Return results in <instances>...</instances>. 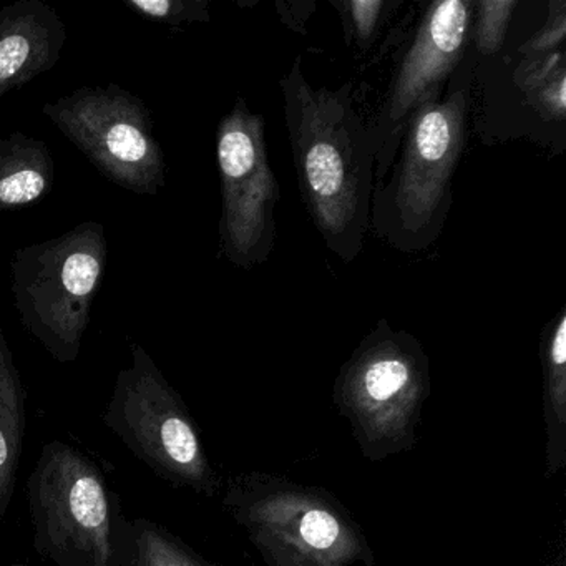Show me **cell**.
<instances>
[{
    "label": "cell",
    "instance_id": "9",
    "mask_svg": "<svg viewBox=\"0 0 566 566\" xmlns=\"http://www.w3.org/2000/svg\"><path fill=\"white\" fill-rule=\"evenodd\" d=\"M224 505L256 543L324 566L370 558L369 545L356 523L316 490L248 476L228 485Z\"/></svg>",
    "mask_w": 566,
    "mask_h": 566
},
{
    "label": "cell",
    "instance_id": "4",
    "mask_svg": "<svg viewBox=\"0 0 566 566\" xmlns=\"http://www.w3.org/2000/svg\"><path fill=\"white\" fill-rule=\"evenodd\" d=\"M429 392L422 344L380 319L340 369L334 400L364 455L384 459L412 443Z\"/></svg>",
    "mask_w": 566,
    "mask_h": 566
},
{
    "label": "cell",
    "instance_id": "3",
    "mask_svg": "<svg viewBox=\"0 0 566 566\" xmlns=\"http://www.w3.org/2000/svg\"><path fill=\"white\" fill-rule=\"evenodd\" d=\"M107 260L105 228L97 221L12 254L15 311L25 331L57 363L72 364L81 356Z\"/></svg>",
    "mask_w": 566,
    "mask_h": 566
},
{
    "label": "cell",
    "instance_id": "13",
    "mask_svg": "<svg viewBox=\"0 0 566 566\" xmlns=\"http://www.w3.org/2000/svg\"><path fill=\"white\" fill-rule=\"evenodd\" d=\"M28 430L25 390L11 347L0 327V520L14 499Z\"/></svg>",
    "mask_w": 566,
    "mask_h": 566
},
{
    "label": "cell",
    "instance_id": "10",
    "mask_svg": "<svg viewBox=\"0 0 566 566\" xmlns=\"http://www.w3.org/2000/svg\"><path fill=\"white\" fill-rule=\"evenodd\" d=\"M473 2H432L394 75L386 102L374 120L379 154L376 184L386 178L410 115L439 95L472 44Z\"/></svg>",
    "mask_w": 566,
    "mask_h": 566
},
{
    "label": "cell",
    "instance_id": "5",
    "mask_svg": "<svg viewBox=\"0 0 566 566\" xmlns=\"http://www.w3.org/2000/svg\"><path fill=\"white\" fill-rule=\"evenodd\" d=\"M102 420L165 482L210 499L217 495L220 479L184 397L140 344H132L130 364L118 370Z\"/></svg>",
    "mask_w": 566,
    "mask_h": 566
},
{
    "label": "cell",
    "instance_id": "19",
    "mask_svg": "<svg viewBox=\"0 0 566 566\" xmlns=\"http://www.w3.org/2000/svg\"><path fill=\"white\" fill-rule=\"evenodd\" d=\"M548 22L539 34H536L525 48L520 52L526 51L528 57H546V55L558 52L559 45L565 41L566 31V4L565 2H552L549 4Z\"/></svg>",
    "mask_w": 566,
    "mask_h": 566
},
{
    "label": "cell",
    "instance_id": "20",
    "mask_svg": "<svg viewBox=\"0 0 566 566\" xmlns=\"http://www.w3.org/2000/svg\"><path fill=\"white\" fill-rule=\"evenodd\" d=\"M258 548L261 549V555L266 559L268 566H324L303 558V556L293 555V553L277 548V546L258 543Z\"/></svg>",
    "mask_w": 566,
    "mask_h": 566
},
{
    "label": "cell",
    "instance_id": "2",
    "mask_svg": "<svg viewBox=\"0 0 566 566\" xmlns=\"http://www.w3.org/2000/svg\"><path fill=\"white\" fill-rule=\"evenodd\" d=\"M475 64L476 52L469 49L443 91L410 115L386 178L374 185L370 230L400 253L426 251L446 228Z\"/></svg>",
    "mask_w": 566,
    "mask_h": 566
},
{
    "label": "cell",
    "instance_id": "12",
    "mask_svg": "<svg viewBox=\"0 0 566 566\" xmlns=\"http://www.w3.org/2000/svg\"><path fill=\"white\" fill-rule=\"evenodd\" d=\"M55 184V161L45 142L14 132L0 140V211L38 203Z\"/></svg>",
    "mask_w": 566,
    "mask_h": 566
},
{
    "label": "cell",
    "instance_id": "17",
    "mask_svg": "<svg viewBox=\"0 0 566 566\" xmlns=\"http://www.w3.org/2000/svg\"><path fill=\"white\" fill-rule=\"evenodd\" d=\"M127 8L148 21L168 28L210 21L208 0H125Z\"/></svg>",
    "mask_w": 566,
    "mask_h": 566
},
{
    "label": "cell",
    "instance_id": "6",
    "mask_svg": "<svg viewBox=\"0 0 566 566\" xmlns=\"http://www.w3.org/2000/svg\"><path fill=\"white\" fill-rule=\"evenodd\" d=\"M34 548L55 566H112L120 496L101 467L64 440L45 443L28 479Z\"/></svg>",
    "mask_w": 566,
    "mask_h": 566
},
{
    "label": "cell",
    "instance_id": "15",
    "mask_svg": "<svg viewBox=\"0 0 566 566\" xmlns=\"http://www.w3.org/2000/svg\"><path fill=\"white\" fill-rule=\"evenodd\" d=\"M543 417L546 472L556 475L566 462V310L562 307L543 336Z\"/></svg>",
    "mask_w": 566,
    "mask_h": 566
},
{
    "label": "cell",
    "instance_id": "18",
    "mask_svg": "<svg viewBox=\"0 0 566 566\" xmlns=\"http://www.w3.org/2000/svg\"><path fill=\"white\" fill-rule=\"evenodd\" d=\"M386 6L387 2L384 0H347V2H343V8L349 15L354 39L363 51H366L373 42Z\"/></svg>",
    "mask_w": 566,
    "mask_h": 566
},
{
    "label": "cell",
    "instance_id": "8",
    "mask_svg": "<svg viewBox=\"0 0 566 566\" xmlns=\"http://www.w3.org/2000/svg\"><path fill=\"white\" fill-rule=\"evenodd\" d=\"M221 178V253L233 266L253 270L270 260L276 244L281 191L270 165L263 115L238 98L217 132Z\"/></svg>",
    "mask_w": 566,
    "mask_h": 566
},
{
    "label": "cell",
    "instance_id": "1",
    "mask_svg": "<svg viewBox=\"0 0 566 566\" xmlns=\"http://www.w3.org/2000/svg\"><path fill=\"white\" fill-rule=\"evenodd\" d=\"M280 85L304 207L327 250L350 264L370 230L376 127L357 108L350 82L339 88L314 87L301 55Z\"/></svg>",
    "mask_w": 566,
    "mask_h": 566
},
{
    "label": "cell",
    "instance_id": "11",
    "mask_svg": "<svg viewBox=\"0 0 566 566\" xmlns=\"http://www.w3.org/2000/svg\"><path fill=\"white\" fill-rule=\"evenodd\" d=\"M67 42L59 12L42 0L0 9V97L55 67Z\"/></svg>",
    "mask_w": 566,
    "mask_h": 566
},
{
    "label": "cell",
    "instance_id": "14",
    "mask_svg": "<svg viewBox=\"0 0 566 566\" xmlns=\"http://www.w3.org/2000/svg\"><path fill=\"white\" fill-rule=\"evenodd\" d=\"M112 566H217L154 520L115 513Z\"/></svg>",
    "mask_w": 566,
    "mask_h": 566
},
{
    "label": "cell",
    "instance_id": "21",
    "mask_svg": "<svg viewBox=\"0 0 566 566\" xmlns=\"http://www.w3.org/2000/svg\"><path fill=\"white\" fill-rule=\"evenodd\" d=\"M8 566H29V565H22V563H11V565Z\"/></svg>",
    "mask_w": 566,
    "mask_h": 566
},
{
    "label": "cell",
    "instance_id": "7",
    "mask_svg": "<svg viewBox=\"0 0 566 566\" xmlns=\"http://www.w3.org/2000/svg\"><path fill=\"white\" fill-rule=\"evenodd\" d=\"M42 114L117 187L138 195H157L165 187V154L154 118L132 92L115 84L82 87L48 102Z\"/></svg>",
    "mask_w": 566,
    "mask_h": 566
},
{
    "label": "cell",
    "instance_id": "16",
    "mask_svg": "<svg viewBox=\"0 0 566 566\" xmlns=\"http://www.w3.org/2000/svg\"><path fill=\"white\" fill-rule=\"evenodd\" d=\"M518 2L516 0H480L473 2L472 41H475V52L482 55L499 54L505 42L510 19L513 18Z\"/></svg>",
    "mask_w": 566,
    "mask_h": 566
}]
</instances>
